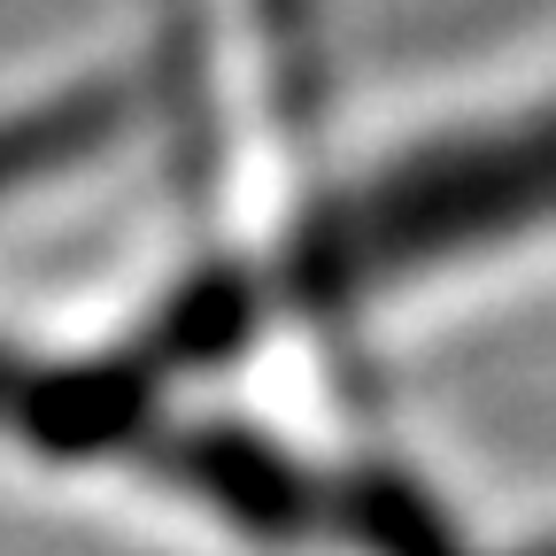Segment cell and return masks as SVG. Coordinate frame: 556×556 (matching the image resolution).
Returning a JSON list of instances; mask_svg holds the SVG:
<instances>
[{"mask_svg":"<svg viewBox=\"0 0 556 556\" xmlns=\"http://www.w3.org/2000/svg\"><path fill=\"white\" fill-rule=\"evenodd\" d=\"M533 217H556V116L526 124V131H503V139L417 155V163L387 170L379 186L348 193L340 208H325L294 240V255L270 278H217V287H201L163 325L148 364L240 340L255 302H340V294L387 287V278L433 263L448 248H471L486 232H510V225H533Z\"/></svg>","mask_w":556,"mask_h":556,"instance_id":"obj_1","label":"cell"},{"mask_svg":"<svg viewBox=\"0 0 556 556\" xmlns=\"http://www.w3.org/2000/svg\"><path fill=\"white\" fill-rule=\"evenodd\" d=\"M86 148H93V124H86V109L70 93H54V101L24 109V116H0V193L54 170V163H78Z\"/></svg>","mask_w":556,"mask_h":556,"instance_id":"obj_2","label":"cell"}]
</instances>
